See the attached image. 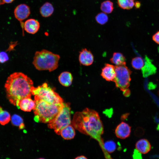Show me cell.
I'll use <instances>...</instances> for the list:
<instances>
[{
	"mask_svg": "<svg viewBox=\"0 0 159 159\" xmlns=\"http://www.w3.org/2000/svg\"><path fill=\"white\" fill-rule=\"evenodd\" d=\"M74 128L81 133L90 136L98 143L106 159H111L110 155L104 148V142L102 138L104 128L98 113L88 108L76 112L72 121Z\"/></svg>",
	"mask_w": 159,
	"mask_h": 159,
	"instance_id": "cell-1",
	"label": "cell"
},
{
	"mask_svg": "<svg viewBox=\"0 0 159 159\" xmlns=\"http://www.w3.org/2000/svg\"><path fill=\"white\" fill-rule=\"evenodd\" d=\"M32 80L21 72H15L8 77L4 85L6 97L9 102L19 107L20 101L31 97L34 87Z\"/></svg>",
	"mask_w": 159,
	"mask_h": 159,
	"instance_id": "cell-2",
	"label": "cell"
},
{
	"mask_svg": "<svg viewBox=\"0 0 159 159\" xmlns=\"http://www.w3.org/2000/svg\"><path fill=\"white\" fill-rule=\"evenodd\" d=\"M35 107L33 110L34 120L36 122L49 123L52 122L62 109L64 103L52 104L42 100L34 96Z\"/></svg>",
	"mask_w": 159,
	"mask_h": 159,
	"instance_id": "cell-3",
	"label": "cell"
},
{
	"mask_svg": "<svg viewBox=\"0 0 159 159\" xmlns=\"http://www.w3.org/2000/svg\"><path fill=\"white\" fill-rule=\"evenodd\" d=\"M60 58L59 55L43 49L36 52L32 63L38 70L52 72L58 67Z\"/></svg>",
	"mask_w": 159,
	"mask_h": 159,
	"instance_id": "cell-4",
	"label": "cell"
},
{
	"mask_svg": "<svg viewBox=\"0 0 159 159\" xmlns=\"http://www.w3.org/2000/svg\"><path fill=\"white\" fill-rule=\"evenodd\" d=\"M126 65L115 66V76L113 81L116 87L123 92L124 96L128 97L130 95L129 87L131 80L132 72Z\"/></svg>",
	"mask_w": 159,
	"mask_h": 159,
	"instance_id": "cell-5",
	"label": "cell"
},
{
	"mask_svg": "<svg viewBox=\"0 0 159 159\" xmlns=\"http://www.w3.org/2000/svg\"><path fill=\"white\" fill-rule=\"evenodd\" d=\"M32 94L42 100L52 104H59L63 103L62 98L48 86L46 83L37 87H34Z\"/></svg>",
	"mask_w": 159,
	"mask_h": 159,
	"instance_id": "cell-6",
	"label": "cell"
},
{
	"mask_svg": "<svg viewBox=\"0 0 159 159\" xmlns=\"http://www.w3.org/2000/svg\"><path fill=\"white\" fill-rule=\"evenodd\" d=\"M69 104L64 103V106L53 121L48 125V127L54 130L55 133L60 135L61 130L71 123Z\"/></svg>",
	"mask_w": 159,
	"mask_h": 159,
	"instance_id": "cell-7",
	"label": "cell"
},
{
	"mask_svg": "<svg viewBox=\"0 0 159 159\" xmlns=\"http://www.w3.org/2000/svg\"><path fill=\"white\" fill-rule=\"evenodd\" d=\"M14 13L16 18L21 21L29 16L30 14V9L29 6L26 4H20L16 7Z\"/></svg>",
	"mask_w": 159,
	"mask_h": 159,
	"instance_id": "cell-8",
	"label": "cell"
},
{
	"mask_svg": "<svg viewBox=\"0 0 159 159\" xmlns=\"http://www.w3.org/2000/svg\"><path fill=\"white\" fill-rule=\"evenodd\" d=\"M131 127L127 123L122 122L116 127L115 133L117 137L121 139H125L130 135Z\"/></svg>",
	"mask_w": 159,
	"mask_h": 159,
	"instance_id": "cell-9",
	"label": "cell"
},
{
	"mask_svg": "<svg viewBox=\"0 0 159 159\" xmlns=\"http://www.w3.org/2000/svg\"><path fill=\"white\" fill-rule=\"evenodd\" d=\"M79 60L80 63L84 66L91 65L94 61V56L92 52L86 48L80 52Z\"/></svg>",
	"mask_w": 159,
	"mask_h": 159,
	"instance_id": "cell-10",
	"label": "cell"
},
{
	"mask_svg": "<svg viewBox=\"0 0 159 159\" xmlns=\"http://www.w3.org/2000/svg\"><path fill=\"white\" fill-rule=\"evenodd\" d=\"M101 75L108 81H113L115 76V67L114 65L106 63L102 69Z\"/></svg>",
	"mask_w": 159,
	"mask_h": 159,
	"instance_id": "cell-11",
	"label": "cell"
},
{
	"mask_svg": "<svg viewBox=\"0 0 159 159\" xmlns=\"http://www.w3.org/2000/svg\"><path fill=\"white\" fill-rule=\"evenodd\" d=\"M40 24L37 20L30 19L26 20L24 23L23 28L27 33L34 34L39 30Z\"/></svg>",
	"mask_w": 159,
	"mask_h": 159,
	"instance_id": "cell-12",
	"label": "cell"
},
{
	"mask_svg": "<svg viewBox=\"0 0 159 159\" xmlns=\"http://www.w3.org/2000/svg\"><path fill=\"white\" fill-rule=\"evenodd\" d=\"M135 150L141 154H145L149 153L151 147L149 141L145 139L138 140L135 145Z\"/></svg>",
	"mask_w": 159,
	"mask_h": 159,
	"instance_id": "cell-13",
	"label": "cell"
},
{
	"mask_svg": "<svg viewBox=\"0 0 159 159\" xmlns=\"http://www.w3.org/2000/svg\"><path fill=\"white\" fill-rule=\"evenodd\" d=\"M35 107V103L30 97H26L20 102L19 107L22 110L25 112H30Z\"/></svg>",
	"mask_w": 159,
	"mask_h": 159,
	"instance_id": "cell-14",
	"label": "cell"
},
{
	"mask_svg": "<svg viewBox=\"0 0 159 159\" xmlns=\"http://www.w3.org/2000/svg\"><path fill=\"white\" fill-rule=\"evenodd\" d=\"M58 80L60 83L65 87H69L72 82V76L71 73L68 72H62L58 77Z\"/></svg>",
	"mask_w": 159,
	"mask_h": 159,
	"instance_id": "cell-15",
	"label": "cell"
},
{
	"mask_svg": "<svg viewBox=\"0 0 159 159\" xmlns=\"http://www.w3.org/2000/svg\"><path fill=\"white\" fill-rule=\"evenodd\" d=\"M60 135L65 140H70L73 138L75 135L74 127L71 125H68L61 130Z\"/></svg>",
	"mask_w": 159,
	"mask_h": 159,
	"instance_id": "cell-16",
	"label": "cell"
},
{
	"mask_svg": "<svg viewBox=\"0 0 159 159\" xmlns=\"http://www.w3.org/2000/svg\"><path fill=\"white\" fill-rule=\"evenodd\" d=\"M54 11V8L52 5L49 2H47L40 7L39 11L42 16L47 17L51 16Z\"/></svg>",
	"mask_w": 159,
	"mask_h": 159,
	"instance_id": "cell-17",
	"label": "cell"
},
{
	"mask_svg": "<svg viewBox=\"0 0 159 159\" xmlns=\"http://www.w3.org/2000/svg\"><path fill=\"white\" fill-rule=\"evenodd\" d=\"M110 61L112 63L116 65L126 64L125 57L122 53L120 52H114Z\"/></svg>",
	"mask_w": 159,
	"mask_h": 159,
	"instance_id": "cell-18",
	"label": "cell"
},
{
	"mask_svg": "<svg viewBox=\"0 0 159 159\" xmlns=\"http://www.w3.org/2000/svg\"><path fill=\"white\" fill-rule=\"evenodd\" d=\"M145 65L142 69V73L144 77L154 74L156 72V68L151 62L149 61V59H147Z\"/></svg>",
	"mask_w": 159,
	"mask_h": 159,
	"instance_id": "cell-19",
	"label": "cell"
},
{
	"mask_svg": "<svg viewBox=\"0 0 159 159\" xmlns=\"http://www.w3.org/2000/svg\"><path fill=\"white\" fill-rule=\"evenodd\" d=\"M11 115L9 112L3 110L0 106V124L4 125L7 124L11 120Z\"/></svg>",
	"mask_w": 159,
	"mask_h": 159,
	"instance_id": "cell-20",
	"label": "cell"
},
{
	"mask_svg": "<svg viewBox=\"0 0 159 159\" xmlns=\"http://www.w3.org/2000/svg\"><path fill=\"white\" fill-rule=\"evenodd\" d=\"M100 9L106 14L111 13L114 9L113 3L110 0H106L102 2L101 4Z\"/></svg>",
	"mask_w": 159,
	"mask_h": 159,
	"instance_id": "cell-21",
	"label": "cell"
},
{
	"mask_svg": "<svg viewBox=\"0 0 159 159\" xmlns=\"http://www.w3.org/2000/svg\"><path fill=\"white\" fill-rule=\"evenodd\" d=\"M11 120L12 125L18 127L20 129L24 127L23 119L19 115L15 114L13 115L11 117Z\"/></svg>",
	"mask_w": 159,
	"mask_h": 159,
	"instance_id": "cell-22",
	"label": "cell"
},
{
	"mask_svg": "<svg viewBox=\"0 0 159 159\" xmlns=\"http://www.w3.org/2000/svg\"><path fill=\"white\" fill-rule=\"evenodd\" d=\"M119 6L124 9H130L134 6V0H117Z\"/></svg>",
	"mask_w": 159,
	"mask_h": 159,
	"instance_id": "cell-23",
	"label": "cell"
},
{
	"mask_svg": "<svg viewBox=\"0 0 159 159\" xmlns=\"http://www.w3.org/2000/svg\"><path fill=\"white\" fill-rule=\"evenodd\" d=\"M144 64L143 59L140 57H137L133 58L131 62L132 67L136 70H140L142 69L144 66Z\"/></svg>",
	"mask_w": 159,
	"mask_h": 159,
	"instance_id": "cell-24",
	"label": "cell"
},
{
	"mask_svg": "<svg viewBox=\"0 0 159 159\" xmlns=\"http://www.w3.org/2000/svg\"><path fill=\"white\" fill-rule=\"evenodd\" d=\"M108 18L107 14L101 12L95 16V20L97 23L101 25L106 24L108 21Z\"/></svg>",
	"mask_w": 159,
	"mask_h": 159,
	"instance_id": "cell-25",
	"label": "cell"
},
{
	"mask_svg": "<svg viewBox=\"0 0 159 159\" xmlns=\"http://www.w3.org/2000/svg\"><path fill=\"white\" fill-rule=\"evenodd\" d=\"M104 148L106 152L109 154L110 153L115 150L116 144L112 141H107L104 143Z\"/></svg>",
	"mask_w": 159,
	"mask_h": 159,
	"instance_id": "cell-26",
	"label": "cell"
},
{
	"mask_svg": "<svg viewBox=\"0 0 159 159\" xmlns=\"http://www.w3.org/2000/svg\"><path fill=\"white\" fill-rule=\"evenodd\" d=\"M9 56L7 53L4 52H0V63H3L9 60Z\"/></svg>",
	"mask_w": 159,
	"mask_h": 159,
	"instance_id": "cell-27",
	"label": "cell"
},
{
	"mask_svg": "<svg viewBox=\"0 0 159 159\" xmlns=\"http://www.w3.org/2000/svg\"><path fill=\"white\" fill-rule=\"evenodd\" d=\"M153 40L156 43L159 44V31L157 32L152 36Z\"/></svg>",
	"mask_w": 159,
	"mask_h": 159,
	"instance_id": "cell-28",
	"label": "cell"
},
{
	"mask_svg": "<svg viewBox=\"0 0 159 159\" xmlns=\"http://www.w3.org/2000/svg\"><path fill=\"white\" fill-rule=\"evenodd\" d=\"M133 159H142L141 153L135 150L133 153Z\"/></svg>",
	"mask_w": 159,
	"mask_h": 159,
	"instance_id": "cell-29",
	"label": "cell"
},
{
	"mask_svg": "<svg viewBox=\"0 0 159 159\" xmlns=\"http://www.w3.org/2000/svg\"><path fill=\"white\" fill-rule=\"evenodd\" d=\"M74 159H87L85 156L83 155H81L76 157Z\"/></svg>",
	"mask_w": 159,
	"mask_h": 159,
	"instance_id": "cell-30",
	"label": "cell"
},
{
	"mask_svg": "<svg viewBox=\"0 0 159 159\" xmlns=\"http://www.w3.org/2000/svg\"><path fill=\"white\" fill-rule=\"evenodd\" d=\"M14 0H3L4 3H10L12 2Z\"/></svg>",
	"mask_w": 159,
	"mask_h": 159,
	"instance_id": "cell-31",
	"label": "cell"
},
{
	"mask_svg": "<svg viewBox=\"0 0 159 159\" xmlns=\"http://www.w3.org/2000/svg\"><path fill=\"white\" fill-rule=\"evenodd\" d=\"M4 3L3 2V0H0V5L4 4Z\"/></svg>",
	"mask_w": 159,
	"mask_h": 159,
	"instance_id": "cell-32",
	"label": "cell"
},
{
	"mask_svg": "<svg viewBox=\"0 0 159 159\" xmlns=\"http://www.w3.org/2000/svg\"><path fill=\"white\" fill-rule=\"evenodd\" d=\"M44 159L43 158H39V159Z\"/></svg>",
	"mask_w": 159,
	"mask_h": 159,
	"instance_id": "cell-33",
	"label": "cell"
},
{
	"mask_svg": "<svg viewBox=\"0 0 159 159\" xmlns=\"http://www.w3.org/2000/svg\"><path fill=\"white\" fill-rule=\"evenodd\" d=\"M158 94H159V93H158Z\"/></svg>",
	"mask_w": 159,
	"mask_h": 159,
	"instance_id": "cell-34",
	"label": "cell"
}]
</instances>
